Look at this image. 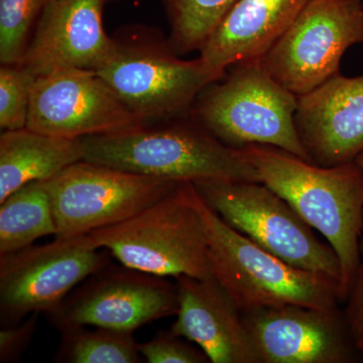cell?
<instances>
[{
  "mask_svg": "<svg viewBox=\"0 0 363 363\" xmlns=\"http://www.w3.org/2000/svg\"><path fill=\"white\" fill-rule=\"evenodd\" d=\"M107 1H111V0H106V2H107Z\"/></svg>",
  "mask_w": 363,
  "mask_h": 363,
  "instance_id": "f546056e",
  "label": "cell"
},
{
  "mask_svg": "<svg viewBox=\"0 0 363 363\" xmlns=\"http://www.w3.org/2000/svg\"><path fill=\"white\" fill-rule=\"evenodd\" d=\"M168 16L169 44L176 54L199 51L233 0H160Z\"/></svg>",
  "mask_w": 363,
  "mask_h": 363,
  "instance_id": "44dd1931",
  "label": "cell"
},
{
  "mask_svg": "<svg viewBox=\"0 0 363 363\" xmlns=\"http://www.w3.org/2000/svg\"><path fill=\"white\" fill-rule=\"evenodd\" d=\"M44 183L51 198L56 238H76L128 220L181 184L85 160Z\"/></svg>",
  "mask_w": 363,
  "mask_h": 363,
  "instance_id": "ba28073f",
  "label": "cell"
},
{
  "mask_svg": "<svg viewBox=\"0 0 363 363\" xmlns=\"http://www.w3.org/2000/svg\"><path fill=\"white\" fill-rule=\"evenodd\" d=\"M80 140L85 161L140 175L178 183L260 182L242 150L222 143L190 114Z\"/></svg>",
  "mask_w": 363,
  "mask_h": 363,
  "instance_id": "7a4b0ae2",
  "label": "cell"
},
{
  "mask_svg": "<svg viewBox=\"0 0 363 363\" xmlns=\"http://www.w3.org/2000/svg\"><path fill=\"white\" fill-rule=\"evenodd\" d=\"M355 164L359 167L360 169H362L363 172V150L360 152L359 155L357 157V159L354 160Z\"/></svg>",
  "mask_w": 363,
  "mask_h": 363,
  "instance_id": "4316f807",
  "label": "cell"
},
{
  "mask_svg": "<svg viewBox=\"0 0 363 363\" xmlns=\"http://www.w3.org/2000/svg\"><path fill=\"white\" fill-rule=\"evenodd\" d=\"M143 124L95 71L66 69L35 79L26 124L30 130L78 140Z\"/></svg>",
  "mask_w": 363,
  "mask_h": 363,
  "instance_id": "7c38bea8",
  "label": "cell"
},
{
  "mask_svg": "<svg viewBox=\"0 0 363 363\" xmlns=\"http://www.w3.org/2000/svg\"><path fill=\"white\" fill-rule=\"evenodd\" d=\"M296 125L314 164L354 162L363 150V75L340 74L298 97Z\"/></svg>",
  "mask_w": 363,
  "mask_h": 363,
  "instance_id": "9a60e30c",
  "label": "cell"
},
{
  "mask_svg": "<svg viewBox=\"0 0 363 363\" xmlns=\"http://www.w3.org/2000/svg\"><path fill=\"white\" fill-rule=\"evenodd\" d=\"M106 0H56L42 14L18 65L33 77L66 69L97 71L116 49L104 25Z\"/></svg>",
  "mask_w": 363,
  "mask_h": 363,
  "instance_id": "5bb4252c",
  "label": "cell"
},
{
  "mask_svg": "<svg viewBox=\"0 0 363 363\" xmlns=\"http://www.w3.org/2000/svg\"><path fill=\"white\" fill-rule=\"evenodd\" d=\"M362 43L360 0H311L259 60L279 85L298 98L340 74L343 55Z\"/></svg>",
  "mask_w": 363,
  "mask_h": 363,
  "instance_id": "9c48e42d",
  "label": "cell"
},
{
  "mask_svg": "<svg viewBox=\"0 0 363 363\" xmlns=\"http://www.w3.org/2000/svg\"><path fill=\"white\" fill-rule=\"evenodd\" d=\"M35 77L18 64L0 68V128L2 131L26 128Z\"/></svg>",
  "mask_w": 363,
  "mask_h": 363,
  "instance_id": "603a6c76",
  "label": "cell"
},
{
  "mask_svg": "<svg viewBox=\"0 0 363 363\" xmlns=\"http://www.w3.org/2000/svg\"><path fill=\"white\" fill-rule=\"evenodd\" d=\"M108 255L81 235L0 255L2 327L33 313L56 312L75 286L109 264Z\"/></svg>",
  "mask_w": 363,
  "mask_h": 363,
  "instance_id": "30bf717a",
  "label": "cell"
},
{
  "mask_svg": "<svg viewBox=\"0 0 363 363\" xmlns=\"http://www.w3.org/2000/svg\"><path fill=\"white\" fill-rule=\"evenodd\" d=\"M360 4H362V11H363V0H360Z\"/></svg>",
  "mask_w": 363,
  "mask_h": 363,
  "instance_id": "f1b7e54d",
  "label": "cell"
},
{
  "mask_svg": "<svg viewBox=\"0 0 363 363\" xmlns=\"http://www.w3.org/2000/svg\"><path fill=\"white\" fill-rule=\"evenodd\" d=\"M178 309V288L167 278L108 264L72 291L50 317L59 330L92 326L133 333Z\"/></svg>",
  "mask_w": 363,
  "mask_h": 363,
  "instance_id": "8fae6325",
  "label": "cell"
},
{
  "mask_svg": "<svg viewBox=\"0 0 363 363\" xmlns=\"http://www.w3.org/2000/svg\"><path fill=\"white\" fill-rule=\"evenodd\" d=\"M56 0H0V62L18 64L40 16Z\"/></svg>",
  "mask_w": 363,
  "mask_h": 363,
  "instance_id": "7402d4cb",
  "label": "cell"
},
{
  "mask_svg": "<svg viewBox=\"0 0 363 363\" xmlns=\"http://www.w3.org/2000/svg\"><path fill=\"white\" fill-rule=\"evenodd\" d=\"M362 352H363V348H362Z\"/></svg>",
  "mask_w": 363,
  "mask_h": 363,
  "instance_id": "4dcf8cb0",
  "label": "cell"
},
{
  "mask_svg": "<svg viewBox=\"0 0 363 363\" xmlns=\"http://www.w3.org/2000/svg\"><path fill=\"white\" fill-rule=\"evenodd\" d=\"M81 140L58 138L25 128L0 135V202L26 184L48 181L82 161Z\"/></svg>",
  "mask_w": 363,
  "mask_h": 363,
  "instance_id": "ac0fdd59",
  "label": "cell"
},
{
  "mask_svg": "<svg viewBox=\"0 0 363 363\" xmlns=\"http://www.w3.org/2000/svg\"><path fill=\"white\" fill-rule=\"evenodd\" d=\"M192 197L206 233L212 277L242 314L286 305L336 310L339 281L288 264L235 230L203 201Z\"/></svg>",
  "mask_w": 363,
  "mask_h": 363,
  "instance_id": "3957f363",
  "label": "cell"
},
{
  "mask_svg": "<svg viewBox=\"0 0 363 363\" xmlns=\"http://www.w3.org/2000/svg\"><path fill=\"white\" fill-rule=\"evenodd\" d=\"M85 238L119 264L154 276L211 277L204 224L192 197V183L128 220L97 229Z\"/></svg>",
  "mask_w": 363,
  "mask_h": 363,
  "instance_id": "8992f818",
  "label": "cell"
},
{
  "mask_svg": "<svg viewBox=\"0 0 363 363\" xmlns=\"http://www.w3.org/2000/svg\"><path fill=\"white\" fill-rule=\"evenodd\" d=\"M229 69L202 91L190 116L229 147L269 145L313 162L296 125L298 98L279 85L259 59Z\"/></svg>",
  "mask_w": 363,
  "mask_h": 363,
  "instance_id": "277c9868",
  "label": "cell"
},
{
  "mask_svg": "<svg viewBox=\"0 0 363 363\" xmlns=\"http://www.w3.org/2000/svg\"><path fill=\"white\" fill-rule=\"evenodd\" d=\"M56 233L44 181L26 184L0 202V255L18 252Z\"/></svg>",
  "mask_w": 363,
  "mask_h": 363,
  "instance_id": "d6986e66",
  "label": "cell"
},
{
  "mask_svg": "<svg viewBox=\"0 0 363 363\" xmlns=\"http://www.w3.org/2000/svg\"><path fill=\"white\" fill-rule=\"evenodd\" d=\"M38 315L33 313L25 322L16 326H4L0 331V362L20 359L37 330Z\"/></svg>",
  "mask_w": 363,
  "mask_h": 363,
  "instance_id": "d4e9b609",
  "label": "cell"
},
{
  "mask_svg": "<svg viewBox=\"0 0 363 363\" xmlns=\"http://www.w3.org/2000/svg\"><path fill=\"white\" fill-rule=\"evenodd\" d=\"M61 342L55 360L68 363H138L142 362L133 332L85 326L60 330Z\"/></svg>",
  "mask_w": 363,
  "mask_h": 363,
  "instance_id": "ffe728a7",
  "label": "cell"
},
{
  "mask_svg": "<svg viewBox=\"0 0 363 363\" xmlns=\"http://www.w3.org/2000/svg\"><path fill=\"white\" fill-rule=\"evenodd\" d=\"M241 150L260 183L281 196L333 248L340 262L339 295L344 302L362 264V169L355 162L319 166L269 145Z\"/></svg>",
  "mask_w": 363,
  "mask_h": 363,
  "instance_id": "6da1fadb",
  "label": "cell"
},
{
  "mask_svg": "<svg viewBox=\"0 0 363 363\" xmlns=\"http://www.w3.org/2000/svg\"><path fill=\"white\" fill-rule=\"evenodd\" d=\"M242 315L259 363H348L360 351L339 309L286 305Z\"/></svg>",
  "mask_w": 363,
  "mask_h": 363,
  "instance_id": "4fadbf2b",
  "label": "cell"
},
{
  "mask_svg": "<svg viewBox=\"0 0 363 363\" xmlns=\"http://www.w3.org/2000/svg\"><path fill=\"white\" fill-rule=\"evenodd\" d=\"M145 26L113 38L111 58L96 73L143 123L190 114L203 90L220 80L198 57L182 60L168 42Z\"/></svg>",
  "mask_w": 363,
  "mask_h": 363,
  "instance_id": "5b68a950",
  "label": "cell"
},
{
  "mask_svg": "<svg viewBox=\"0 0 363 363\" xmlns=\"http://www.w3.org/2000/svg\"><path fill=\"white\" fill-rule=\"evenodd\" d=\"M343 313L351 338L358 350L363 348V262L358 269L347 297Z\"/></svg>",
  "mask_w": 363,
  "mask_h": 363,
  "instance_id": "484cf974",
  "label": "cell"
},
{
  "mask_svg": "<svg viewBox=\"0 0 363 363\" xmlns=\"http://www.w3.org/2000/svg\"><path fill=\"white\" fill-rule=\"evenodd\" d=\"M311 0H233L199 58L224 77L231 66L262 58Z\"/></svg>",
  "mask_w": 363,
  "mask_h": 363,
  "instance_id": "e0dca14e",
  "label": "cell"
},
{
  "mask_svg": "<svg viewBox=\"0 0 363 363\" xmlns=\"http://www.w3.org/2000/svg\"><path fill=\"white\" fill-rule=\"evenodd\" d=\"M179 309L171 331L212 363H259L242 313L213 278L177 277Z\"/></svg>",
  "mask_w": 363,
  "mask_h": 363,
  "instance_id": "2e32d148",
  "label": "cell"
},
{
  "mask_svg": "<svg viewBox=\"0 0 363 363\" xmlns=\"http://www.w3.org/2000/svg\"><path fill=\"white\" fill-rule=\"evenodd\" d=\"M359 250H360V255H362V262H363V226H362V235H360Z\"/></svg>",
  "mask_w": 363,
  "mask_h": 363,
  "instance_id": "83f0119b",
  "label": "cell"
},
{
  "mask_svg": "<svg viewBox=\"0 0 363 363\" xmlns=\"http://www.w3.org/2000/svg\"><path fill=\"white\" fill-rule=\"evenodd\" d=\"M172 331L157 332L147 342L138 343V350L149 363H206L205 353Z\"/></svg>",
  "mask_w": 363,
  "mask_h": 363,
  "instance_id": "cb8c5ba5",
  "label": "cell"
},
{
  "mask_svg": "<svg viewBox=\"0 0 363 363\" xmlns=\"http://www.w3.org/2000/svg\"><path fill=\"white\" fill-rule=\"evenodd\" d=\"M203 201L228 225L288 264L339 281L333 248L271 188L260 182L205 180L193 183Z\"/></svg>",
  "mask_w": 363,
  "mask_h": 363,
  "instance_id": "52a82bcc",
  "label": "cell"
}]
</instances>
